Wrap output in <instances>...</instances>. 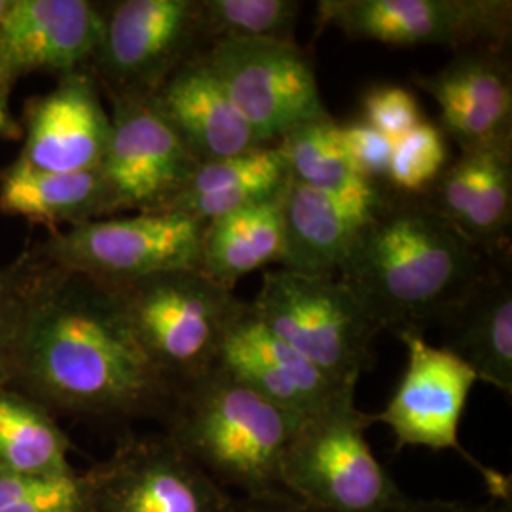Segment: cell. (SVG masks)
<instances>
[{
    "label": "cell",
    "mask_w": 512,
    "mask_h": 512,
    "mask_svg": "<svg viewBox=\"0 0 512 512\" xmlns=\"http://www.w3.org/2000/svg\"><path fill=\"white\" fill-rule=\"evenodd\" d=\"M452 162L450 141L439 124L423 120L393 145L387 188L404 198H418Z\"/></svg>",
    "instance_id": "83f0119b"
},
{
    "label": "cell",
    "mask_w": 512,
    "mask_h": 512,
    "mask_svg": "<svg viewBox=\"0 0 512 512\" xmlns=\"http://www.w3.org/2000/svg\"><path fill=\"white\" fill-rule=\"evenodd\" d=\"M418 200L488 258H501L511 241L512 150L459 154Z\"/></svg>",
    "instance_id": "d6986e66"
},
{
    "label": "cell",
    "mask_w": 512,
    "mask_h": 512,
    "mask_svg": "<svg viewBox=\"0 0 512 512\" xmlns=\"http://www.w3.org/2000/svg\"><path fill=\"white\" fill-rule=\"evenodd\" d=\"M150 99L200 164L268 147L239 116L203 54L183 63Z\"/></svg>",
    "instance_id": "ffe728a7"
},
{
    "label": "cell",
    "mask_w": 512,
    "mask_h": 512,
    "mask_svg": "<svg viewBox=\"0 0 512 512\" xmlns=\"http://www.w3.org/2000/svg\"><path fill=\"white\" fill-rule=\"evenodd\" d=\"M285 194L287 188L270 200L243 207L203 226V274L234 291L243 275L281 262L285 251Z\"/></svg>",
    "instance_id": "cb8c5ba5"
},
{
    "label": "cell",
    "mask_w": 512,
    "mask_h": 512,
    "mask_svg": "<svg viewBox=\"0 0 512 512\" xmlns=\"http://www.w3.org/2000/svg\"><path fill=\"white\" fill-rule=\"evenodd\" d=\"M374 414L344 393L317 414L302 418L289 442L281 480L289 494L327 512H387L406 495L366 440Z\"/></svg>",
    "instance_id": "277c9868"
},
{
    "label": "cell",
    "mask_w": 512,
    "mask_h": 512,
    "mask_svg": "<svg viewBox=\"0 0 512 512\" xmlns=\"http://www.w3.org/2000/svg\"><path fill=\"white\" fill-rule=\"evenodd\" d=\"M0 512H88L84 473L33 476L0 471Z\"/></svg>",
    "instance_id": "f1b7e54d"
},
{
    "label": "cell",
    "mask_w": 512,
    "mask_h": 512,
    "mask_svg": "<svg viewBox=\"0 0 512 512\" xmlns=\"http://www.w3.org/2000/svg\"><path fill=\"white\" fill-rule=\"evenodd\" d=\"M439 327L446 330L442 348L459 357L478 380L511 397V275L494 266Z\"/></svg>",
    "instance_id": "44dd1931"
},
{
    "label": "cell",
    "mask_w": 512,
    "mask_h": 512,
    "mask_svg": "<svg viewBox=\"0 0 512 512\" xmlns=\"http://www.w3.org/2000/svg\"><path fill=\"white\" fill-rule=\"evenodd\" d=\"M19 126V158L46 171L97 169L109 147L110 112L90 69L61 76L50 92L29 97Z\"/></svg>",
    "instance_id": "2e32d148"
},
{
    "label": "cell",
    "mask_w": 512,
    "mask_h": 512,
    "mask_svg": "<svg viewBox=\"0 0 512 512\" xmlns=\"http://www.w3.org/2000/svg\"><path fill=\"white\" fill-rule=\"evenodd\" d=\"M291 181L277 145L255 148L219 162L200 164L164 211L183 213L207 226L243 207L274 198Z\"/></svg>",
    "instance_id": "603a6c76"
},
{
    "label": "cell",
    "mask_w": 512,
    "mask_h": 512,
    "mask_svg": "<svg viewBox=\"0 0 512 512\" xmlns=\"http://www.w3.org/2000/svg\"><path fill=\"white\" fill-rule=\"evenodd\" d=\"M8 2H10V0H0V18H2V14H4L6 8H8Z\"/></svg>",
    "instance_id": "d590c367"
},
{
    "label": "cell",
    "mask_w": 512,
    "mask_h": 512,
    "mask_svg": "<svg viewBox=\"0 0 512 512\" xmlns=\"http://www.w3.org/2000/svg\"><path fill=\"white\" fill-rule=\"evenodd\" d=\"M249 304L275 336L332 382L355 389L372 368L374 340L382 330L336 275L270 270Z\"/></svg>",
    "instance_id": "8992f818"
},
{
    "label": "cell",
    "mask_w": 512,
    "mask_h": 512,
    "mask_svg": "<svg viewBox=\"0 0 512 512\" xmlns=\"http://www.w3.org/2000/svg\"><path fill=\"white\" fill-rule=\"evenodd\" d=\"M84 478L88 512H236V497L164 433L122 440Z\"/></svg>",
    "instance_id": "7c38bea8"
},
{
    "label": "cell",
    "mask_w": 512,
    "mask_h": 512,
    "mask_svg": "<svg viewBox=\"0 0 512 512\" xmlns=\"http://www.w3.org/2000/svg\"><path fill=\"white\" fill-rule=\"evenodd\" d=\"M25 277L21 266L0 268V385L12 382Z\"/></svg>",
    "instance_id": "1f68e13d"
},
{
    "label": "cell",
    "mask_w": 512,
    "mask_h": 512,
    "mask_svg": "<svg viewBox=\"0 0 512 512\" xmlns=\"http://www.w3.org/2000/svg\"><path fill=\"white\" fill-rule=\"evenodd\" d=\"M112 287L148 357L177 389L215 368L224 334L245 306L202 270L165 272Z\"/></svg>",
    "instance_id": "5b68a950"
},
{
    "label": "cell",
    "mask_w": 512,
    "mask_h": 512,
    "mask_svg": "<svg viewBox=\"0 0 512 512\" xmlns=\"http://www.w3.org/2000/svg\"><path fill=\"white\" fill-rule=\"evenodd\" d=\"M101 6L92 71L107 97H150L188 59L207 50L198 0H116Z\"/></svg>",
    "instance_id": "ba28073f"
},
{
    "label": "cell",
    "mask_w": 512,
    "mask_h": 512,
    "mask_svg": "<svg viewBox=\"0 0 512 512\" xmlns=\"http://www.w3.org/2000/svg\"><path fill=\"white\" fill-rule=\"evenodd\" d=\"M0 213L54 230L112 217V202L101 169L57 173L16 156L0 171Z\"/></svg>",
    "instance_id": "7402d4cb"
},
{
    "label": "cell",
    "mask_w": 512,
    "mask_h": 512,
    "mask_svg": "<svg viewBox=\"0 0 512 512\" xmlns=\"http://www.w3.org/2000/svg\"><path fill=\"white\" fill-rule=\"evenodd\" d=\"M73 442L44 404L12 384L0 385V471L16 475L74 473Z\"/></svg>",
    "instance_id": "d4e9b609"
},
{
    "label": "cell",
    "mask_w": 512,
    "mask_h": 512,
    "mask_svg": "<svg viewBox=\"0 0 512 512\" xmlns=\"http://www.w3.org/2000/svg\"><path fill=\"white\" fill-rule=\"evenodd\" d=\"M236 512H327L289 492L236 499Z\"/></svg>",
    "instance_id": "836d02e7"
},
{
    "label": "cell",
    "mask_w": 512,
    "mask_h": 512,
    "mask_svg": "<svg viewBox=\"0 0 512 512\" xmlns=\"http://www.w3.org/2000/svg\"><path fill=\"white\" fill-rule=\"evenodd\" d=\"M338 133L348 162L357 173V177L365 179L368 183L387 186V175L395 143L378 129L366 124L365 120L340 124Z\"/></svg>",
    "instance_id": "4dcf8cb0"
},
{
    "label": "cell",
    "mask_w": 512,
    "mask_h": 512,
    "mask_svg": "<svg viewBox=\"0 0 512 512\" xmlns=\"http://www.w3.org/2000/svg\"><path fill=\"white\" fill-rule=\"evenodd\" d=\"M8 99L10 97L0 93V139L14 141V139H21V126H19V120H16V116L10 110Z\"/></svg>",
    "instance_id": "e575fe53"
},
{
    "label": "cell",
    "mask_w": 512,
    "mask_h": 512,
    "mask_svg": "<svg viewBox=\"0 0 512 512\" xmlns=\"http://www.w3.org/2000/svg\"><path fill=\"white\" fill-rule=\"evenodd\" d=\"M387 46L505 48L511 0H321L317 29Z\"/></svg>",
    "instance_id": "8fae6325"
},
{
    "label": "cell",
    "mask_w": 512,
    "mask_h": 512,
    "mask_svg": "<svg viewBox=\"0 0 512 512\" xmlns=\"http://www.w3.org/2000/svg\"><path fill=\"white\" fill-rule=\"evenodd\" d=\"M406 348V368L393 397L374 421L385 423L395 437V450L423 446L433 452L452 450L482 476L488 495L511 503L509 476L482 465L459 442V425L478 378L446 348L431 346L421 332L397 334Z\"/></svg>",
    "instance_id": "30bf717a"
},
{
    "label": "cell",
    "mask_w": 512,
    "mask_h": 512,
    "mask_svg": "<svg viewBox=\"0 0 512 512\" xmlns=\"http://www.w3.org/2000/svg\"><path fill=\"white\" fill-rule=\"evenodd\" d=\"M101 6L90 0H10L0 18V93L29 74L86 71L101 40Z\"/></svg>",
    "instance_id": "5bb4252c"
},
{
    "label": "cell",
    "mask_w": 512,
    "mask_h": 512,
    "mask_svg": "<svg viewBox=\"0 0 512 512\" xmlns=\"http://www.w3.org/2000/svg\"><path fill=\"white\" fill-rule=\"evenodd\" d=\"M361 105V120L384 133L393 143L425 120L414 93L399 84H376L368 88Z\"/></svg>",
    "instance_id": "f546056e"
},
{
    "label": "cell",
    "mask_w": 512,
    "mask_h": 512,
    "mask_svg": "<svg viewBox=\"0 0 512 512\" xmlns=\"http://www.w3.org/2000/svg\"><path fill=\"white\" fill-rule=\"evenodd\" d=\"M164 421L165 437L222 488L287 492L281 463L302 418L249 385L213 368L177 391Z\"/></svg>",
    "instance_id": "3957f363"
},
{
    "label": "cell",
    "mask_w": 512,
    "mask_h": 512,
    "mask_svg": "<svg viewBox=\"0 0 512 512\" xmlns=\"http://www.w3.org/2000/svg\"><path fill=\"white\" fill-rule=\"evenodd\" d=\"M416 86L439 105L440 129L463 152L512 150V74L505 48L461 50Z\"/></svg>",
    "instance_id": "9a60e30c"
},
{
    "label": "cell",
    "mask_w": 512,
    "mask_h": 512,
    "mask_svg": "<svg viewBox=\"0 0 512 512\" xmlns=\"http://www.w3.org/2000/svg\"><path fill=\"white\" fill-rule=\"evenodd\" d=\"M203 55L262 145L330 116L310 54L294 40H222Z\"/></svg>",
    "instance_id": "9c48e42d"
},
{
    "label": "cell",
    "mask_w": 512,
    "mask_h": 512,
    "mask_svg": "<svg viewBox=\"0 0 512 512\" xmlns=\"http://www.w3.org/2000/svg\"><path fill=\"white\" fill-rule=\"evenodd\" d=\"M10 384L54 414L165 420L177 387L152 363L112 285L27 258Z\"/></svg>",
    "instance_id": "6da1fadb"
},
{
    "label": "cell",
    "mask_w": 512,
    "mask_h": 512,
    "mask_svg": "<svg viewBox=\"0 0 512 512\" xmlns=\"http://www.w3.org/2000/svg\"><path fill=\"white\" fill-rule=\"evenodd\" d=\"M296 0H198L207 48L222 40H294L302 12Z\"/></svg>",
    "instance_id": "4316f807"
},
{
    "label": "cell",
    "mask_w": 512,
    "mask_h": 512,
    "mask_svg": "<svg viewBox=\"0 0 512 512\" xmlns=\"http://www.w3.org/2000/svg\"><path fill=\"white\" fill-rule=\"evenodd\" d=\"M203 226L175 211H141L54 230L31 260L105 285L200 270Z\"/></svg>",
    "instance_id": "52a82bcc"
},
{
    "label": "cell",
    "mask_w": 512,
    "mask_h": 512,
    "mask_svg": "<svg viewBox=\"0 0 512 512\" xmlns=\"http://www.w3.org/2000/svg\"><path fill=\"white\" fill-rule=\"evenodd\" d=\"M338 126L332 116H325L294 128L275 143L285 156L293 183L317 190H344L365 181L348 162Z\"/></svg>",
    "instance_id": "484cf974"
},
{
    "label": "cell",
    "mask_w": 512,
    "mask_h": 512,
    "mask_svg": "<svg viewBox=\"0 0 512 512\" xmlns=\"http://www.w3.org/2000/svg\"><path fill=\"white\" fill-rule=\"evenodd\" d=\"M391 196L385 184L317 190L289 181L281 268L304 275H338L353 243Z\"/></svg>",
    "instance_id": "e0dca14e"
},
{
    "label": "cell",
    "mask_w": 512,
    "mask_h": 512,
    "mask_svg": "<svg viewBox=\"0 0 512 512\" xmlns=\"http://www.w3.org/2000/svg\"><path fill=\"white\" fill-rule=\"evenodd\" d=\"M494 266L418 198L391 192L336 277L378 329L397 336L439 327Z\"/></svg>",
    "instance_id": "7a4b0ae2"
},
{
    "label": "cell",
    "mask_w": 512,
    "mask_h": 512,
    "mask_svg": "<svg viewBox=\"0 0 512 512\" xmlns=\"http://www.w3.org/2000/svg\"><path fill=\"white\" fill-rule=\"evenodd\" d=\"M387 512H511V503H503L497 499H486V501H444V499H412L406 495L397 507Z\"/></svg>",
    "instance_id": "d6a6232c"
},
{
    "label": "cell",
    "mask_w": 512,
    "mask_h": 512,
    "mask_svg": "<svg viewBox=\"0 0 512 512\" xmlns=\"http://www.w3.org/2000/svg\"><path fill=\"white\" fill-rule=\"evenodd\" d=\"M110 139L99 165L112 215L164 211L200 162L150 97H107Z\"/></svg>",
    "instance_id": "4fadbf2b"
},
{
    "label": "cell",
    "mask_w": 512,
    "mask_h": 512,
    "mask_svg": "<svg viewBox=\"0 0 512 512\" xmlns=\"http://www.w3.org/2000/svg\"><path fill=\"white\" fill-rule=\"evenodd\" d=\"M215 368L300 418L317 414L344 393L355 391L332 382L325 372L275 336L249 302L226 330Z\"/></svg>",
    "instance_id": "ac0fdd59"
}]
</instances>
